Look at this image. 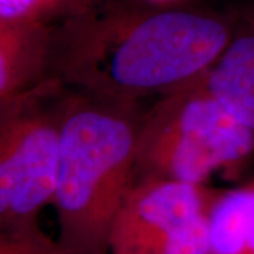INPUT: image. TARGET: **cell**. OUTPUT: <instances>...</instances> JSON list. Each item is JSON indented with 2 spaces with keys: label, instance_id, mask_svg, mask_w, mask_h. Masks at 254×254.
I'll return each mask as SVG.
<instances>
[{
  "label": "cell",
  "instance_id": "6da1fadb",
  "mask_svg": "<svg viewBox=\"0 0 254 254\" xmlns=\"http://www.w3.org/2000/svg\"><path fill=\"white\" fill-rule=\"evenodd\" d=\"M235 21L205 10L100 0L55 26L50 75L71 91L143 105L206 72L229 44Z\"/></svg>",
  "mask_w": 254,
  "mask_h": 254
},
{
  "label": "cell",
  "instance_id": "7a4b0ae2",
  "mask_svg": "<svg viewBox=\"0 0 254 254\" xmlns=\"http://www.w3.org/2000/svg\"><path fill=\"white\" fill-rule=\"evenodd\" d=\"M141 108L69 89L51 203L65 254H110L115 220L136 184Z\"/></svg>",
  "mask_w": 254,
  "mask_h": 254
},
{
  "label": "cell",
  "instance_id": "3957f363",
  "mask_svg": "<svg viewBox=\"0 0 254 254\" xmlns=\"http://www.w3.org/2000/svg\"><path fill=\"white\" fill-rule=\"evenodd\" d=\"M254 155V131L210 91L205 73L144 110L136 144V182L208 185L239 173Z\"/></svg>",
  "mask_w": 254,
  "mask_h": 254
},
{
  "label": "cell",
  "instance_id": "277c9868",
  "mask_svg": "<svg viewBox=\"0 0 254 254\" xmlns=\"http://www.w3.org/2000/svg\"><path fill=\"white\" fill-rule=\"evenodd\" d=\"M69 89L53 76L0 100V232L40 226L53 203L60 130Z\"/></svg>",
  "mask_w": 254,
  "mask_h": 254
},
{
  "label": "cell",
  "instance_id": "5b68a950",
  "mask_svg": "<svg viewBox=\"0 0 254 254\" xmlns=\"http://www.w3.org/2000/svg\"><path fill=\"white\" fill-rule=\"evenodd\" d=\"M209 185L144 180L134 184L110 235V254H208Z\"/></svg>",
  "mask_w": 254,
  "mask_h": 254
},
{
  "label": "cell",
  "instance_id": "8992f818",
  "mask_svg": "<svg viewBox=\"0 0 254 254\" xmlns=\"http://www.w3.org/2000/svg\"><path fill=\"white\" fill-rule=\"evenodd\" d=\"M55 26L0 20V100L21 95L51 76Z\"/></svg>",
  "mask_w": 254,
  "mask_h": 254
},
{
  "label": "cell",
  "instance_id": "52a82bcc",
  "mask_svg": "<svg viewBox=\"0 0 254 254\" xmlns=\"http://www.w3.org/2000/svg\"><path fill=\"white\" fill-rule=\"evenodd\" d=\"M219 99L254 131V7L236 16L225 51L205 72Z\"/></svg>",
  "mask_w": 254,
  "mask_h": 254
},
{
  "label": "cell",
  "instance_id": "ba28073f",
  "mask_svg": "<svg viewBox=\"0 0 254 254\" xmlns=\"http://www.w3.org/2000/svg\"><path fill=\"white\" fill-rule=\"evenodd\" d=\"M208 254H254V177L216 188L209 209Z\"/></svg>",
  "mask_w": 254,
  "mask_h": 254
},
{
  "label": "cell",
  "instance_id": "9c48e42d",
  "mask_svg": "<svg viewBox=\"0 0 254 254\" xmlns=\"http://www.w3.org/2000/svg\"><path fill=\"white\" fill-rule=\"evenodd\" d=\"M100 0H0V20L55 26Z\"/></svg>",
  "mask_w": 254,
  "mask_h": 254
},
{
  "label": "cell",
  "instance_id": "30bf717a",
  "mask_svg": "<svg viewBox=\"0 0 254 254\" xmlns=\"http://www.w3.org/2000/svg\"><path fill=\"white\" fill-rule=\"evenodd\" d=\"M0 254H65L57 239L41 227L23 232H0Z\"/></svg>",
  "mask_w": 254,
  "mask_h": 254
},
{
  "label": "cell",
  "instance_id": "8fae6325",
  "mask_svg": "<svg viewBox=\"0 0 254 254\" xmlns=\"http://www.w3.org/2000/svg\"><path fill=\"white\" fill-rule=\"evenodd\" d=\"M150 1H154V3H170V1H175V0H150Z\"/></svg>",
  "mask_w": 254,
  "mask_h": 254
}]
</instances>
